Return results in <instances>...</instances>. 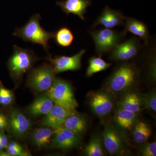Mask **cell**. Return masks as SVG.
I'll use <instances>...</instances> for the list:
<instances>
[{
  "label": "cell",
  "mask_w": 156,
  "mask_h": 156,
  "mask_svg": "<svg viewBox=\"0 0 156 156\" xmlns=\"http://www.w3.org/2000/svg\"><path fill=\"white\" fill-rule=\"evenodd\" d=\"M41 19L40 14L33 15L25 25L16 29L13 35L26 42L41 45L46 51H48V43L49 40L53 37L54 32L47 31L41 27L40 23Z\"/></svg>",
  "instance_id": "1"
},
{
  "label": "cell",
  "mask_w": 156,
  "mask_h": 156,
  "mask_svg": "<svg viewBox=\"0 0 156 156\" xmlns=\"http://www.w3.org/2000/svg\"><path fill=\"white\" fill-rule=\"evenodd\" d=\"M138 77L137 68L134 65L125 62L117 67L109 78L108 87L113 93H123L136 83Z\"/></svg>",
  "instance_id": "2"
},
{
  "label": "cell",
  "mask_w": 156,
  "mask_h": 156,
  "mask_svg": "<svg viewBox=\"0 0 156 156\" xmlns=\"http://www.w3.org/2000/svg\"><path fill=\"white\" fill-rule=\"evenodd\" d=\"M13 50V54L8 61V66L12 78L18 80L38 58L33 50L23 49L14 45Z\"/></svg>",
  "instance_id": "3"
},
{
  "label": "cell",
  "mask_w": 156,
  "mask_h": 156,
  "mask_svg": "<svg viewBox=\"0 0 156 156\" xmlns=\"http://www.w3.org/2000/svg\"><path fill=\"white\" fill-rule=\"evenodd\" d=\"M47 93L53 102L72 110H76L78 106L71 86L66 81L55 78Z\"/></svg>",
  "instance_id": "4"
},
{
  "label": "cell",
  "mask_w": 156,
  "mask_h": 156,
  "mask_svg": "<svg viewBox=\"0 0 156 156\" xmlns=\"http://www.w3.org/2000/svg\"><path fill=\"white\" fill-rule=\"evenodd\" d=\"M126 34L124 31L120 33L112 29L106 28L90 32L95 43L96 53L100 56L111 51L120 44Z\"/></svg>",
  "instance_id": "5"
},
{
  "label": "cell",
  "mask_w": 156,
  "mask_h": 156,
  "mask_svg": "<svg viewBox=\"0 0 156 156\" xmlns=\"http://www.w3.org/2000/svg\"><path fill=\"white\" fill-rule=\"evenodd\" d=\"M55 74L52 66L43 65L34 69L30 73L28 77V85L37 92L48 91L55 80Z\"/></svg>",
  "instance_id": "6"
},
{
  "label": "cell",
  "mask_w": 156,
  "mask_h": 156,
  "mask_svg": "<svg viewBox=\"0 0 156 156\" xmlns=\"http://www.w3.org/2000/svg\"><path fill=\"white\" fill-rule=\"evenodd\" d=\"M139 39L136 37L120 43L111 52L110 59L115 61H127L136 56L140 49Z\"/></svg>",
  "instance_id": "7"
},
{
  "label": "cell",
  "mask_w": 156,
  "mask_h": 156,
  "mask_svg": "<svg viewBox=\"0 0 156 156\" xmlns=\"http://www.w3.org/2000/svg\"><path fill=\"white\" fill-rule=\"evenodd\" d=\"M86 50L83 49L73 56H56L53 58L49 56L46 59L51 62L56 74L68 71H76L80 68L81 60Z\"/></svg>",
  "instance_id": "8"
},
{
  "label": "cell",
  "mask_w": 156,
  "mask_h": 156,
  "mask_svg": "<svg viewBox=\"0 0 156 156\" xmlns=\"http://www.w3.org/2000/svg\"><path fill=\"white\" fill-rule=\"evenodd\" d=\"M53 135L51 141L52 147L67 149L76 146L80 144V137L72 131L62 126L53 128Z\"/></svg>",
  "instance_id": "9"
},
{
  "label": "cell",
  "mask_w": 156,
  "mask_h": 156,
  "mask_svg": "<svg viewBox=\"0 0 156 156\" xmlns=\"http://www.w3.org/2000/svg\"><path fill=\"white\" fill-rule=\"evenodd\" d=\"M103 137L105 147L110 154L116 155L122 152L123 145L121 136L111 125H105Z\"/></svg>",
  "instance_id": "10"
},
{
  "label": "cell",
  "mask_w": 156,
  "mask_h": 156,
  "mask_svg": "<svg viewBox=\"0 0 156 156\" xmlns=\"http://www.w3.org/2000/svg\"><path fill=\"white\" fill-rule=\"evenodd\" d=\"M89 104L92 111L100 116L109 114L114 106L111 97L108 93L103 92H96L92 94Z\"/></svg>",
  "instance_id": "11"
},
{
  "label": "cell",
  "mask_w": 156,
  "mask_h": 156,
  "mask_svg": "<svg viewBox=\"0 0 156 156\" xmlns=\"http://www.w3.org/2000/svg\"><path fill=\"white\" fill-rule=\"evenodd\" d=\"M77 113L72 110L54 104L53 108L44 118L42 124L46 127L52 128L61 126L65 120L71 115Z\"/></svg>",
  "instance_id": "12"
},
{
  "label": "cell",
  "mask_w": 156,
  "mask_h": 156,
  "mask_svg": "<svg viewBox=\"0 0 156 156\" xmlns=\"http://www.w3.org/2000/svg\"><path fill=\"white\" fill-rule=\"evenodd\" d=\"M8 120L9 126L16 136L22 138L26 135L30 127V122L22 112L13 110L10 112Z\"/></svg>",
  "instance_id": "13"
},
{
  "label": "cell",
  "mask_w": 156,
  "mask_h": 156,
  "mask_svg": "<svg viewBox=\"0 0 156 156\" xmlns=\"http://www.w3.org/2000/svg\"><path fill=\"white\" fill-rule=\"evenodd\" d=\"M126 17L120 11L106 7L94 22L92 27L102 25L105 28L112 29L118 26L124 25Z\"/></svg>",
  "instance_id": "14"
},
{
  "label": "cell",
  "mask_w": 156,
  "mask_h": 156,
  "mask_svg": "<svg viewBox=\"0 0 156 156\" xmlns=\"http://www.w3.org/2000/svg\"><path fill=\"white\" fill-rule=\"evenodd\" d=\"M89 4L88 0H66L57 3L62 11L67 15L72 14L76 15L82 20L85 19L84 14L87 12Z\"/></svg>",
  "instance_id": "15"
},
{
  "label": "cell",
  "mask_w": 156,
  "mask_h": 156,
  "mask_svg": "<svg viewBox=\"0 0 156 156\" xmlns=\"http://www.w3.org/2000/svg\"><path fill=\"white\" fill-rule=\"evenodd\" d=\"M124 25L126 33L129 32L142 39L146 45L149 41V31L147 26L142 21L132 17H126Z\"/></svg>",
  "instance_id": "16"
},
{
  "label": "cell",
  "mask_w": 156,
  "mask_h": 156,
  "mask_svg": "<svg viewBox=\"0 0 156 156\" xmlns=\"http://www.w3.org/2000/svg\"><path fill=\"white\" fill-rule=\"evenodd\" d=\"M54 103L48 93L37 98L30 105L28 112L35 116L46 115L54 106Z\"/></svg>",
  "instance_id": "17"
},
{
  "label": "cell",
  "mask_w": 156,
  "mask_h": 156,
  "mask_svg": "<svg viewBox=\"0 0 156 156\" xmlns=\"http://www.w3.org/2000/svg\"><path fill=\"white\" fill-rule=\"evenodd\" d=\"M53 135V128L47 127L35 129L32 132L31 138L36 146L43 148L51 143Z\"/></svg>",
  "instance_id": "18"
},
{
  "label": "cell",
  "mask_w": 156,
  "mask_h": 156,
  "mask_svg": "<svg viewBox=\"0 0 156 156\" xmlns=\"http://www.w3.org/2000/svg\"><path fill=\"white\" fill-rule=\"evenodd\" d=\"M61 126L80 136L86 131L87 124L85 118L76 113L68 117Z\"/></svg>",
  "instance_id": "19"
},
{
  "label": "cell",
  "mask_w": 156,
  "mask_h": 156,
  "mask_svg": "<svg viewBox=\"0 0 156 156\" xmlns=\"http://www.w3.org/2000/svg\"><path fill=\"white\" fill-rule=\"evenodd\" d=\"M143 105L142 98L137 93L128 92L123 96L119 103V108L137 113Z\"/></svg>",
  "instance_id": "20"
},
{
  "label": "cell",
  "mask_w": 156,
  "mask_h": 156,
  "mask_svg": "<svg viewBox=\"0 0 156 156\" xmlns=\"http://www.w3.org/2000/svg\"><path fill=\"white\" fill-rule=\"evenodd\" d=\"M137 118L136 113L119 108L115 116V122L119 128L128 130L134 126Z\"/></svg>",
  "instance_id": "21"
},
{
  "label": "cell",
  "mask_w": 156,
  "mask_h": 156,
  "mask_svg": "<svg viewBox=\"0 0 156 156\" xmlns=\"http://www.w3.org/2000/svg\"><path fill=\"white\" fill-rule=\"evenodd\" d=\"M53 38L58 46L66 48L72 44L74 37L70 29L66 27H63L54 32Z\"/></svg>",
  "instance_id": "22"
},
{
  "label": "cell",
  "mask_w": 156,
  "mask_h": 156,
  "mask_svg": "<svg viewBox=\"0 0 156 156\" xmlns=\"http://www.w3.org/2000/svg\"><path fill=\"white\" fill-rule=\"evenodd\" d=\"M151 134L150 127L147 123L140 122L135 125L133 131L134 141L137 144L146 142Z\"/></svg>",
  "instance_id": "23"
},
{
  "label": "cell",
  "mask_w": 156,
  "mask_h": 156,
  "mask_svg": "<svg viewBox=\"0 0 156 156\" xmlns=\"http://www.w3.org/2000/svg\"><path fill=\"white\" fill-rule=\"evenodd\" d=\"M89 65L87 71V76H91L96 73L107 69L112 65L111 63L105 61L100 57L93 56L89 59Z\"/></svg>",
  "instance_id": "24"
},
{
  "label": "cell",
  "mask_w": 156,
  "mask_h": 156,
  "mask_svg": "<svg viewBox=\"0 0 156 156\" xmlns=\"http://www.w3.org/2000/svg\"><path fill=\"white\" fill-rule=\"evenodd\" d=\"M84 151L86 155L88 156H103L105 155L100 138L96 136L91 138Z\"/></svg>",
  "instance_id": "25"
},
{
  "label": "cell",
  "mask_w": 156,
  "mask_h": 156,
  "mask_svg": "<svg viewBox=\"0 0 156 156\" xmlns=\"http://www.w3.org/2000/svg\"><path fill=\"white\" fill-rule=\"evenodd\" d=\"M14 99V95L12 91L0 84V104L4 106H9L13 102Z\"/></svg>",
  "instance_id": "26"
},
{
  "label": "cell",
  "mask_w": 156,
  "mask_h": 156,
  "mask_svg": "<svg viewBox=\"0 0 156 156\" xmlns=\"http://www.w3.org/2000/svg\"><path fill=\"white\" fill-rule=\"evenodd\" d=\"M6 152L9 156H28L27 153L25 152L23 148L18 143L11 141L9 143L7 147Z\"/></svg>",
  "instance_id": "27"
},
{
  "label": "cell",
  "mask_w": 156,
  "mask_h": 156,
  "mask_svg": "<svg viewBox=\"0 0 156 156\" xmlns=\"http://www.w3.org/2000/svg\"><path fill=\"white\" fill-rule=\"evenodd\" d=\"M142 98V104L145 108L155 112L156 111V92H152L144 95Z\"/></svg>",
  "instance_id": "28"
},
{
  "label": "cell",
  "mask_w": 156,
  "mask_h": 156,
  "mask_svg": "<svg viewBox=\"0 0 156 156\" xmlns=\"http://www.w3.org/2000/svg\"><path fill=\"white\" fill-rule=\"evenodd\" d=\"M141 154L143 156H156V142L146 144L144 146L141 151Z\"/></svg>",
  "instance_id": "29"
},
{
  "label": "cell",
  "mask_w": 156,
  "mask_h": 156,
  "mask_svg": "<svg viewBox=\"0 0 156 156\" xmlns=\"http://www.w3.org/2000/svg\"><path fill=\"white\" fill-rule=\"evenodd\" d=\"M9 126L8 119L3 113L0 112V131L4 130Z\"/></svg>",
  "instance_id": "30"
},
{
  "label": "cell",
  "mask_w": 156,
  "mask_h": 156,
  "mask_svg": "<svg viewBox=\"0 0 156 156\" xmlns=\"http://www.w3.org/2000/svg\"><path fill=\"white\" fill-rule=\"evenodd\" d=\"M0 143L2 145L4 149L7 148L8 144H9L8 138L4 132H3V130L0 131Z\"/></svg>",
  "instance_id": "31"
},
{
  "label": "cell",
  "mask_w": 156,
  "mask_h": 156,
  "mask_svg": "<svg viewBox=\"0 0 156 156\" xmlns=\"http://www.w3.org/2000/svg\"><path fill=\"white\" fill-rule=\"evenodd\" d=\"M4 148L3 147L2 145L1 144V143H0V151H2L4 149Z\"/></svg>",
  "instance_id": "32"
}]
</instances>
